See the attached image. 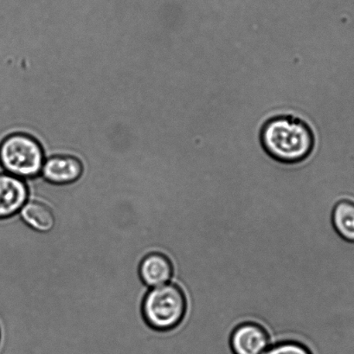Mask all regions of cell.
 <instances>
[{
  "mask_svg": "<svg viewBox=\"0 0 354 354\" xmlns=\"http://www.w3.org/2000/svg\"><path fill=\"white\" fill-rule=\"evenodd\" d=\"M259 142L264 153L283 166H295L307 160L315 147V132L300 117L278 115L263 122Z\"/></svg>",
  "mask_w": 354,
  "mask_h": 354,
  "instance_id": "1",
  "label": "cell"
},
{
  "mask_svg": "<svg viewBox=\"0 0 354 354\" xmlns=\"http://www.w3.org/2000/svg\"><path fill=\"white\" fill-rule=\"evenodd\" d=\"M46 159L41 144L25 133H12L0 145V165L3 169L26 181L40 176Z\"/></svg>",
  "mask_w": 354,
  "mask_h": 354,
  "instance_id": "2",
  "label": "cell"
},
{
  "mask_svg": "<svg viewBox=\"0 0 354 354\" xmlns=\"http://www.w3.org/2000/svg\"><path fill=\"white\" fill-rule=\"evenodd\" d=\"M187 312V299L178 285L169 283L150 288L144 298V319L158 331H169L180 324Z\"/></svg>",
  "mask_w": 354,
  "mask_h": 354,
  "instance_id": "3",
  "label": "cell"
},
{
  "mask_svg": "<svg viewBox=\"0 0 354 354\" xmlns=\"http://www.w3.org/2000/svg\"><path fill=\"white\" fill-rule=\"evenodd\" d=\"M270 346L269 333L259 323H241L230 335V346L233 354H263Z\"/></svg>",
  "mask_w": 354,
  "mask_h": 354,
  "instance_id": "4",
  "label": "cell"
},
{
  "mask_svg": "<svg viewBox=\"0 0 354 354\" xmlns=\"http://www.w3.org/2000/svg\"><path fill=\"white\" fill-rule=\"evenodd\" d=\"M26 181L12 174L0 173V219L18 215L29 201Z\"/></svg>",
  "mask_w": 354,
  "mask_h": 354,
  "instance_id": "5",
  "label": "cell"
},
{
  "mask_svg": "<svg viewBox=\"0 0 354 354\" xmlns=\"http://www.w3.org/2000/svg\"><path fill=\"white\" fill-rule=\"evenodd\" d=\"M84 167L77 158L57 154L46 158L40 176L50 184L64 185L77 181Z\"/></svg>",
  "mask_w": 354,
  "mask_h": 354,
  "instance_id": "6",
  "label": "cell"
},
{
  "mask_svg": "<svg viewBox=\"0 0 354 354\" xmlns=\"http://www.w3.org/2000/svg\"><path fill=\"white\" fill-rule=\"evenodd\" d=\"M139 274L143 283L152 288L171 283L174 267L167 256L154 252L144 257L140 264Z\"/></svg>",
  "mask_w": 354,
  "mask_h": 354,
  "instance_id": "7",
  "label": "cell"
},
{
  "mask_svg": "<svg viewBox=\"0 0 354 354\" xmlns=\"http://www.w3.org/2000/svg\"><path fill=\"white\" fill-rule=\"evenodd\" d=\"M19 215L29 228L37 232H49L56 225L53 209L35 199H29Z\"/></svg>",
  "mask_w": 354,
  "mask_h": 354,
  "instance_id": "8",
  "label": "cell"
},
{
  "mask_svg": "<svg viewBox=\"0 0 354 354\" xmlns=\"http://www.w3.org/2000/svg\"><path fill=\"white\" fill-rule=\"evenodd\" d=\"M332 223L340 238L354 243V202L342 199L333 206Z\"/></svg>",
  "mask_w": 354,
  "mask_h": 354,
  "instance_id": "9",
  "label": "cell"
},
{
  "mask_svg": "<svg viewBox=\"0 0 354 354\" xmlns=\"http://www.w3.org/2000/svg\"><path fill=\"white\" fill-rule=\"evenodd\" d=\"M263 354H312L307 346L293 340L273 344Z\"/></svg>",
  "mask_w": 354,
  "mask_h": 354,
  "instance_id": "10",
  "label": "cell"
},
{
  "mask_svg": "<svg viewBox=\"0 0 354 354\" xmlns=\"http://www.w3.org/2000/svg\"><path fill=\"white\" fill-rule=\"evenodd\" d=\"M0 340H1V333H0Z\"/></svg>",
  "mask_w": 354,
  "mask_h": 354,
  "instance_id": "11",
  "label": "cell"
}]
</instances>
